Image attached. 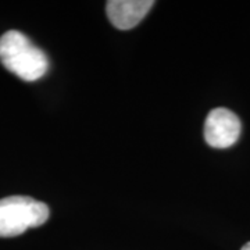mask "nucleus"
Returning a JSON list of instances; mask_svg holds the SVG:
<instances>
[{
  "instance_id": "nucleus-4",
  "label": "nucleus",
  "mask_w": 250,
  "mask_h": 250,
  "mask_svg": "<svg viewBox=\"0 0 250 250\" xmlns=\"http://www.w3.org/2000/svg\"><path fill=\"white\" fill-rule=\"evenodd\" d=\"M153 4V0H110L106 3V13L114 27L125 31L136 27Z\"/></svg>"
},
{
  "instance_id": "nucleus-2",
  "label": "nucleus",
  "mask_w": 250,
  "mask_h": 250,
  "mask_svg": "<svg viewBox=\"0 0 250 250\" xmlns=\"http://www.w3.org/2000/svg\"><path fill=\"white\" fill-rule=\"evenodd\" d=\"M49 207L29 196H9L0 200V238H13L29 228L41 227L49 218Z\"/></svg>"
},
{
  "instance_id": "nucleus-3",
  "label": "nucleus",
  "mask_w": 250,
  "mask_h": 250,
  "mask_svg": "<svg viewBox=\"0 0 250 250\" xmlns=\"http://www.w3.org/2000/svg\"><path fill=\"white\" fill-rule=\"evenodd\" d=\"M242 131L241 120L231 110L218 107L206 118L205 139L214 149H227L238 141Z\"/></svg>"
},
{
  "instance_id": "nucleus-1",
  "label": "nucleus",
  "mask_w": 250,
  "mask_h": 250,
  "mask_svg": "<svg viewBox=\"0 0 250 250\" xmlns=\"http://www.w3.org/2000/svg\"><path fill=\"white\" fill-rule=\"evenodd\" d=\"M0 62L6 70L27 82L41 80L49 68L43 50L16 29L7 31L0 38Z\"/></svg>"
},
{
  "instance_id": "nucleus-5",
  "label": "nucleus",
  "mask_w": 250,
  "mask_h": 250,
  "mask_svg": "<svg viewBox=\"0 0 250 250\" xmlns=\"http://www.w3.org/2000/svg\"><path fill=\"white\" fill-rule=\"evenodd\" d=\"M242 250H250V242H248V243L242 248Z\"/></svg>"
}]
</instances>
